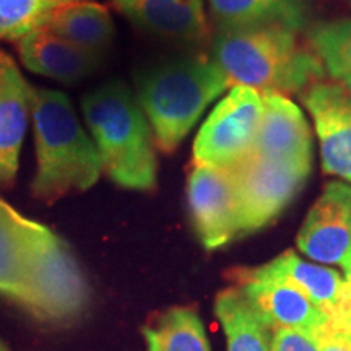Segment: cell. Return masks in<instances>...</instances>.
<instances>
[{
	"label": "cell",
	"mask_w": 351,
	"mask_h": 351,
	"mask_svg": "<svg viewBox=\"0 0 351 351\" xmlns=\"http://www.w3.org/2000/svg\"><path fill=\"white\" fill-rule=\"evenodd\" d=\"M296 243L315 262L341 263L351 247V184H327L307 213Z\"/></svg>",
	"instance_id": "cell-12"
},
{
	"label": "cell",
	"mask_w": 351,
	"mask_h": 351,
	"mask_svg": "<svg viewBox=\"0 0 351 351\" xmlns=\"http://www.w3.org/2000/svg\"><path fill=\"white\" fill-rule=\"evenodd\" d=\"M33 90L20 73L19 65L0 51V184L12 186L20 165Z\"/></svg>",
	"instance_id": "cell-15"
},
{
	"label": "cell",
	"mask_w": 351,
	"mask_h": 351,
	"mask_svg": "<svg viewBox=\"0 0 351 351\" xmlns=\"http://www.w3.org/2000/svg\"><path fill=\"white\" fill-rule=\"evenodd\" d=\"M261 95L262 116L251 153L311 173L313 134L300 106L276 91Z\"/></svg>",
	"instance_id": "cell-9"
},
{
	"label": "cell",
	"mask_w": 351,
	"mask_h": 351,
	"mask_svg": "<svg viewBox=\"0 0 351 351\" xmlns=\"http://www.w3.org/2000/svg\"><path fill=\"white\" fill-rule=\"evenodd\" d=\"M350 326L328 320L314 333L313 339L319 346V351H351Z\"/></svg>",
	"instance_id": "cell-23"
},
{
	"label": "cell",
	"mask_w": 351,
	"mask_h": 351,
	"mask_svg": "<svg viewBox=\"0 0 351 351\" xmlns=\"http://www.w3.org/2000/svg\"><path fill=\"white\" fill-rule=\"evenodd\" d=\"M124 19L166 41L202 44L208 38L204 0H111Z\"/></svg>",
	"instance_id": "cell-14"
},
{
	"label": "cell",
	"mask_w": 351,
	"mask_h": 351,
	"mask_svg": "<svg viewBox=\"0 0 351 351\" xmlns=\"http://www.w3.org/2000/svg\"><path fill=\"white\" fill-rule=\"evenodd\" d=\"M350 339H351V328H350Z\"/></svg>",
	"instance_id": "cell-27"
},
{
	"label": "cell",
	"mask_w": 351,
	"mask_h": 351,
	"mask_svg": "<svg viewBox=\"0 0 351 351\" xmlns=\"http://www.w3.org/2000/svg\"><path fill=\"white\" fill-rule=\"evenodd\" d=\"M274 351H319V346L309 333L295 330V328L278 327L274 328Z\"/></svg>",
	"instance_id": "cell-24"
},
{
	"label": "cell",
	"mask_w": 351,
	"mask_h": 351,
	"mask_svg": "<svg viewBox=\"0 0 351 351\" xmlns=\"http://www.w3.org/2000/svg\"><path fill=\"white\" fill-rule=\"evenodd\" d=\"M215 313L225 330L228 351H274V330L236 287L218 293Z\"/></svg>",
	"instance_id": "cell-18"
},
{
	"label": "cell",
	"mask_w": 351,
	"mask_h": 351,
	"mask_svg": "<svg viewBox=\"0 0 351 351\" xmlns=\"http://www.w3.org/2000/svg\"><path fill=\"white\" fill-rule=\"evenodd\" d=\"M39 28L99 57L111 46L116 33L108 8L90 0L59 7L46 16Z\"/></svg>",
	"instance_id": "cell-17"
},
{
	"label": "cell",
	"mask_w": 351,
	"mask_h": 351,
	"mask_svg": "<svg viewBox=\"0 0 351 351\" xmlns=\"http://www.w3.org/2000/svg\"><path fill=\"white\" fill-rule=\"evenodd\" d=\"M147 351H210L204 324L191 307H171L143 330Z\"/></svg>",
	"instance_id": "cell-20"
},
{
	"label": "cell",
	"mask_w": 351,
	"mask_h": 351,
	"mask_svg": "<svg viewBox=\"0 0 351 351\" xmlns=\"http://www.w3.org/2000/svg\"><path fill=\"white\" fill-rule=\"evenodd\" d=\"M230 78L213 57L189 54L158 62L137 77V101L152 127L155 145L173 153Z\"/></svg>",
	"instance_id": "cell-3"
},
{
	"label": "cell",
	"mask_w": 351,
	"mask_h": 351,
	"mask_svg": "<svg viewBox=\"0 0 351 351\" xmlns=\"http://www.w3.org/2000/svg\"><path fill=\"white\" fill-rule=\"evenodd\" d=\"M350 2H351V0H350Z\"/></svg>",
	"instance_id": "cell-28"
},
{
	"label": "cell",
	"mask_w": 351,
	"mask_h": 351,
	"mask_svg": "<svg viewBox=\"0 0 351 351\" xmlns=\"http://www.w3.org/2000/svg\"><path fill=\"white\" fill-rule=\"evenodd\" d=\"M32 116L38 165L32 184L33 195L52 204L93 187L103 165L69 96L57 90L34 88Z\"/></svg>",
	"instance_id": "cell-4"
},
{
	"label": "cell",
	"mask_w": 351,
	"mask_h": 351,
	"mask_svg": "<svg viewBox=\"0 0 351 351\" xmlns=\"http://www.w3.org/2000/svg\"><path fill=\"white\" fill-rule=\"evenodd\" d=\"M0 295L51 322L75 319L90 301V285L69 245L5 200H0Z\"/></svg>",
	"instance_id": "cell-1"
},
{
	"label": "cell",
	"mask_w": 351,
	"mask_h": 351,
	"mask_svg": "<svg viewBox=\"0 0 351 351\" xmlns=\"http://www.w3.org/2000/svg\"><path fill=\"white\" fill-rule=\"evenodd\" d=\"M230 169L238 197L243 234L262 230L278 218L311 174L254 153Z\"/></svg>",
	"instance_id": "cell-7"
},
{
	"label": "cell",
	"mask_w": 351,
	"mask_h": 351,
	"mask_svg": "<svg viewBox=\"0 0 351 351\" xmlns=\"http://www.w3.org/2000/svg\"><path fill=\"white\" fill-rule=\"evenodd\" d=\"M218 29L283 25L300 29L304 19L302 0H208Z\"/></svg>",
	"instance_id": "cell-19"
},
{
	"label": "cell",
	"mask_w": 351,
	"mask_h": 351,
	"mask_svg": "<svg viewBox=\"0 0 351 351\" xmlns=\"http://www.w3.org/2000/svg\"><path fill=\"white\" fill-rule=\"evenodd\" d=\"M187 204L197 236L207 251L243 234L231 169L194 165L187 179Z\"/></svg>",
	"instance_id": "cell-8"
},
{
	"label": "cell",
	"mask_w": 351,
	"mask_h": 351,
	"mask_svg": "<svg viewBox=\"0 0 351 351\" xmlns=\"http://www.w3.org/2000/svg\"><path fill=\"white\" fill-rule=\"evenodd\" d=\"M340 265H341V269H343L346 283H348L351 288V247H350V251L346 252V256L343 257V261H341Z\"/></svg>",
	"instance_id": "cell-25"
},
{
	"label": "cell",
	"mask_w": 351,
	"mask_h": 351,
	"mask_svg": "<svg viewBox=\"0 0 351 351\" xmlns=\"http://www.w3.org/2000/svg\"><path fill=\"white\" fill-rule=\"evenodd\" d=\"M21 64L38 75L60 83H78L96 72L101 57L38 28L16 41Z\"/></svg>",
	"instance_id": "cell-16"
},
{
	"label": "cell",
	"mask_w": 351,
	"mask_h": 351,
	"mask_svg": "<svg viewBox=\"0 0 351 351\" xmlns=\"http://www.w3.org/2000/svg\"><path fill=\"white\" fill-rule=\"evenodd\" d=\"M262 116V95L234 85L215 106L194 142V165L230 169L251 155Z\"/></svg>",
	"instance_id": "cell-6"
},
{
	"label": "cell",
	"mask_w": 351,
	"mask_h": 351,
	"mask_svg": "<svg viewBox=\"0 0 351 351\" xmlns=\"http://www.w3.org/2000/svg\"><path fill=\"white\" fill-rule=\"evenodd\" d=\"M212 57L232 86H249L261 93H298L326 75L315 54L298 43L296 29L283 25L218 29Z\"/></svg>",
	"instance_id": "cell-2"
},
{
	"label": "cell",
	"mask_w": 351,
	"mask_h": 351,
	"mask_svg": "<svg viewBox=\"0 0 351 351\" xmlns=\"http://www.w3.org/2000/svg\"><path fill=\"white\" fill-rule=\"evenodd\" d=\"M307 38L326 73L351 91V19L320 21Z\"/></svg>",
	"instance_id": "cell-21"
},
{
	"label": "cell",
	"mask_w": 351,
	"mask_h": 351,
	"mask_svg": "<svg viewBox=\"0 0 351 351\" xmlns=\"http://www.w3.org/2000/svg\"><path fill=\"white\" fill-rule=\"evenodd\" d=\"M232 280L244 300L274 328H295L314 335L327 317L322 311L291 285L271 278L245 275L241 269L232 270Z\"/></svg>",
	"instance_id": "cell-13"
},
{
	"label": "cell",
	"mask_w": 351,
	"mask_h": 351,
	"mask_svg": "<svg viewBox=\"0 0 351 351\" xmlns=\"http://www.w3.org/2000/svg\"><path fill=\"white\" fill-rule=\"evenodd\" d=\"M85 0H0V41H19L59 7Z\"/></svg>",
	"instance_id": "cell-22"
},
{
	"label": "cell",
	"mask_w": 351,
	"mask_h": 351,
	"mask_svg": "<svg viewBox=\"0 0 351 351\" xmlns=\"http://www.w3.org/2000/svg\"><path fill=\"white\" fill-rule=\"evenodd\" d=\"M314 119L324 173L351 182V91L337 82H315L302 93Z\"/></svg>",
	"instance_id": "cell-10"
},
{
	"label": "cell",
	"mask_w": 351,
	"mask_h": 351,
	"mask_svg": "<svg viewBox=\"0 0 351 351\" xmlns=\"http://www.w3.org/2000/svg\"><path fill=\"white\" fill-rule=\"evenodd\" d=\"M0 351H7V348H5V346H3L2 341H0Z\"/></svg>",
	"instance_id": "cell-26"
},
{
	"label": "cell",
	"mask_w": 351,
	"mask_h": 351,
	"mask_svg": "<svg viewBox=\"0 0 351 351\" xmlns=\"http://www.w3.org/2000/svg\"><path fill=\"white\" fill-rule=\"evenodd\" d=\"M257 278L280 280L300 289L328 320L351 327V288L345 276L333 269L306 262L293 251H287L269 263L241 269Z\"/></svg>",
	"instance_id": "cell-11"
},
{
	"label": "cell",
	"mask_w": 351,
	"mask_h": 351,
	"mask_svg": "<svg viewBox=\"0 0 351 351\" xmlns=\"http://www.w3.org/2000/svg\"><path fill=\"white\" fill-rule=\"evenodd\" d=\"M82 111L109 179L124 189L152 191L155 138L137 96L122 82H108L85 95Z\"/></svg>",
	"instance_id": "cell-5"
}]
</instances>
